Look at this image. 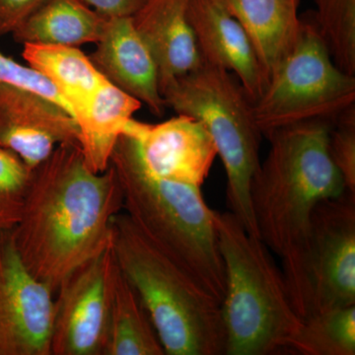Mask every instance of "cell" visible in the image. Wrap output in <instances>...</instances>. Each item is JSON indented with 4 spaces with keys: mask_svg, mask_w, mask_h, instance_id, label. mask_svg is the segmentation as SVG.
Returning a JSON list of instances; mask_svg holds the SVG:
<instances>
[{
    "mask_svg": "<svg viewBox=\"0 0 355 355\" xmlns=\"http://www.w3.org/2000/svg\"><path fill=\"white\" fill-rule=\"evenodd\" d=\"M123 209L118 175L89 169L78 144H62L35 167L11 229L21 260L55 295L78 266L101 253Z\"/></svg>",
    "mask_w": 355,
    "mask_h": 355,
    "instance_id": "cell-1",
    "label": "cell"
},
{
    "mask_svg": "<svg viewBox=\"0 0 355 355\" xmlns=\"http://www.w3.org/2000/svg\"><path fill=\"white\" fill-rule=\"evenodd\" d=\"M331 123L307 121L270 130L268 156L251 188L259 238L282 260L296 312L310 314L308 242L313 212L322 200L347 191L329 153Z\"/></svg>",
    "mask_w": 355,
    "mask_h": 355,
    "instance_id": "cell-2",
    "label": "cell"
},
{
    "mask_svg": "<svg viewBox=\"0 0 355 355\" xmlns=\"http://www.w3.org/2000/svg\"><path fill=\"white\" fill-rule=\"evenodd\" d=\"M114 258L168 355L224 354L221 303L128 216L112 222Z\"/></svg>",
    "mask_w": 355,
    "mask_h": 355,
    "instance_id": "cell-3",
    "label": "cell"
},
{
    "mask_svg": "<svg viewBox=\"0 0 355 355\" xmlns=\"http://www.w3.org/2000/svg\"><path fill=\"white\" fill-rule=\"evenodd\" d=\"M214 219L225 272L224 354L268 355L289 349L303 320L282 270L268 248L235 214L216 211Z\"/></svg>",
    "mask_w": 355,
    "mask_h": 355,
    "instance_id": "cell-4",
    "label": "cell"
},
{
    "mask_svg": "<svg viewBox=\"0 0 355 355\" xmlns=\"http://www.w3.org/2000/svg\"><path fill=\"white\" fill-rule=\"evenodd\" d=\"M110 164L120 181L125 212L221 303L225 272L217 240L216 211L205 202L202 187L147 173L125 135L116 142Z\"/></svg>",
    "mask_w": 355,
    "mask_h": 355,
    "instance_id": "cell-5",
    "label": "cell"
},
{
    "mask_svg": "<svg viewBox=\"0 0 355 355\" xmlns=\"http://www.w3.org/2000/svg\"><path fill=\"white\" fill-rule=\"evenodd\" d=\"M166 107L202 123L216 147L227 177L229 211L258 236L251 188L260 167L261 132L252 100L234 74L205 64L161 88Z\"/></svg>",
    "mask_w": 355,
    "mask_h": 355,
    "instance_id": "cell-6",
    "label": "cell"
},
{
    "mask_svg": "<svg viewBox=\"0 0 355 355\" xmlns=\"http://www.w3.org/2000/svg\"><path fill=\"white\" fill-rule=\"evenodd\" d=\"M354 103L355 76L334 64L312 21L303 20L297 44L252 101V110L265 135L307 121L333 123Z\"/></svg>",
    "mask_w": 355,
    "mask_h": 355,
    "instance_id": "cell-7",
    "label": "cell"
},
{
    "mask_svg": "<svg viewBox=\"0 0 355 355\" xmlns=\"http://www.w3.org/2000/svg\"><path fill=\"white\" fill-rule=\"evenodd\" d=\"M118 265L108 246L60 284L53 300L51 355H104Z\"/></svg>",
    "mask_w": 355,
    "mask_h": 355,
    "instance_id": "cell-8",
    "label": "cell"
},
{
    "mask_svg": "<svg viewBox=\"0 0 355 355\" xmlns=\"http://www.w3.org/2000/svg\"><path fill=\"white\" fill-rule=\"evenodd\" d=\"M307 270L308 317L355 305V195L345 191L317 205L311 222Z\"/></svg>",
    "mask_w": 355,
    "mask_h": 355,
    "instance_id": "cell-9",
    "label": "cell"
},
{
    "mask_svg": "<svg viewBox=\"0 0 355 355\" xmlns=\"http://www.w3.org/2000/svg\"><path fill=\"white\" fill-rule=\"evenodd\" d=\"M53 297L26 268L11 230L0 232V355H51Z\"/></svg>",
    "mask_w": 355,
    "mask_h": 355,
    "instance_id": "cell-10",
    "label": "cell"
},
{
    "mask_svg": "<svg viewBox=\"0 0 355 355\" xmlns=\"http://www.w3.org/2000/svg\"><path fill=\"white\" fill-rule=\"evenodd\" d=\"M123 135L132 142L146 171L161 179L202 187L217 156L202 123L184 114L159 123L132 118Z\"/></svg>",
    "mask_w": 355,
    "mask_h": 355,
    "instance_id": "cell-11",
    "label": "cell"
},
{
    "mask_svg": "<svg viewBox=\"0 0 355 355\" xmlns=\"http://www.w3.org/2000/svg\"><path fill=\"white\" fill-rule=\"evenodd\" d=\"M62 144H78L76 121L43 96L0 84V146L17 154L30 170Z\"/></svg>",
    "mask_w": 355,
    "mask_h": 355,
    "instance_id": "cell-12",
    "label": "cell"
},
{
    "mask_svg": "<svg viewBox=\"0 0 355 355\" xmlns=\"http://www.w3.org/2000/svg\"><path fill=\"white\" fill-rule=\"evenodd\" d=\"M97 48L90 55L96 69L109 83L146 105L161 116L166 104L160 91L157 64L130 17L105 21Z\"/></svg>",
    "mask_w": 355,
    "mask_h": 355,
    "instance_id": "cell-13",
    "label": "cell"
},
{
    "mask_svg": "<svg viewBox=\"0 0 355 355\" xmlns=\"http://www.w3.org/2000/svg\"><path fill=\"white\" fill-rule=\"evenodd\" d=\"M188 19L205 64L234 74L254 101L266 85L244 28L221 0H190Z\"/></svg>",
    "mask_w": 355,
    "mask_h": 355,
    "instance_id": "cell-14",
    "label": "cell"
},
{
    "mask_svg": "<svg viewBox=\"0 0 355 355\" xmlns=\"http://www.w3.org/2000/svg\"><path fill=\"white\" fill-rule=\"evenodd\" d=\"M190 0H144L133 25L157 64L161 88L202 64L188 19Z\"/></svg>",
    "mask_w": 355,
    "mask_h": 355,
    "instance_id": "cell-15",
    "label": "cell"
},
{
    "mask_svg": "<svg viewBox=\"0 0 355 355\" xmlns=\"http://www.w3.org/2000/svg\"><path fill=\"white\" fill-rule=\"evenodd\" d=\"M249 37L266 83L297 44L299 0H221Z\"/></svg>",
    "mask_w": 355,
    "mask_h": 355,
    "instance_id": "cell-16",
    "label": "cell"
},
{
    "mask_svg": "<svg viewBox=\"0 0 355 355\" xmlns=\"http://www.w3.org/2000/svg\"><path fill=\"white\" fill-rule=\"evenodd\" d=\"M141 106L139 100L108 80L96 91L76 120L79 146L91 171L102 173L108 169L116 142Z\"/></svg>",
    "mask_w": 355,
    "mask_h": 355,
    "instance_id": "cell-17",
    "label": "cell"
},
{
    "mask_svg": "<svg viewBox=\"0 0 355 355\" xmlns=\"http://www.w3.org/2000/svg\"><path fill=\"white\" fill-rule=\"evenodd\" d=\"M23 46L22 57L28 67L53 84L76 121L107 79L76 46L44 44Z\"/></svg>",
    "mask_w": 355,
    "mask_h": 355,
    "instance_id": "cell-18",
    "label": "cell"
},
{
    "mask_svg": "<svg viewBox=\"0 0 355 355\" xmlns=\"http://www.w3.org/2000/svg\"><path fill=\"white\" fill-rule=\"evenodd\" d=\"M105 18L83 0H46L13 33L17 43L78 46L96 44Z\"/></svg>",
    "mask_w": 355,
    "mask_h": 355,
    "instance_id": "cell-19",
    "label": "cell"
},
{
    "mask_svg": "<svg viewBox=\"0 0 355 355\" xmlns=\"http://www.w3.org/2000/svg\"><path fill=\"white\" fill-rule=\"evenodd\" d=\"M104 355H165L148 313L119 266L112 289Z\"/></svg>",
    "mask_w": 355,
    "mask_h": 355,
    "instance_id": "cell-20",
    "label": "cell"
},
{
    "mask_svg": "<svg viewBox=\"0 0 355 355\" xmlns=\"http://www.w3.org/2000/svg\"><path fill=\"white\" fill-rule=\"evenodd\" d=\"M289 349L302 355H354L355 305L306 318Z\"/></svg>",
    "mask_w": 355,
    "mask_h": 355,
    "instance_id": "cell-21",
    "label": "cell"
},
{
    "mask_svg": "<svg viewBox=\"0 0 355 355\" xmlns=\"http://www.w3.org/2000/svg\"><path fill=\"white\" fill-rule=\"evenodd\" d=\"M312 22L329 55L345 73L355 76V0H314Z\"/></svg>",
    "mask_w": 355,
    "mask_h": 355,
    "instance_id": "cell-22",
    "label": "cell"
},
{
    "mask_svg": "<svg viewBox=\"0 0 355 355\" xmlns=\"http://www.w3.org/2000/svg\"><path fill=\"white\" fill-rule=\"evenodd\" d=\"M30 174L17 154L0 146V232L11 230L19 221Z\"/></svg>",
    "mask_w": 355,
    "mask_h": 355,
    "instance_id": "cell-23",
    "label": "cell"
},
{
    "mask_svg": "<svg viewBox=\"0 0 355 355\" xmlns=\"http://www.w3.org/2000/svg\"><path fill=\"white\" fill-rule=\"evenodd\" d=\"M331 161L345 183L347 191L355 195V108L343 112L333 123L329 135Z\"/></svg>",
    "mask_w": 355,
    "mask_h": 355,
    "instance_id": "cell-24",
    "label": "cell"
},
{
    "mask_svg": "<svg viewBox=\"0 0 355 355\" xmlns=\"http://www.w3.org/2000/svg\"><path fill=\"white\" fill-rule=\"evenodd\" d=\"M0 84L16 86V87L26 89L42 95L64 108L71 116L67 103L46 77L28 65L21 64L13 58L7 57L1 51H0Z\"/></svg>",
    "mask_w": 355,
    "mask_h": 355,
    "instance_id": "cell-25",
    "label": "cell"
},
{
    "mask_svg": "<svg viewBox=\"0 0 355 355\" xmlns=\"http://www.w3.org/2000/svg\"><path fill=\"white\" fill-rule=\"evenodd\" d=\"M46 0H0V39L13 34Z\"/></svg>",
    "mask_w": 355,
    "mask_h": 355,
    "instance_id": "cell-26",
    "label": "cell"
},
{
    "mask_svg": "<svg viewBox=\"0 0 355 355\" xmlns=\"http://www.w3.org/2000/svg\"><path fill=\"white\" fill-rule=\"evenodd\" d=\"M105 19L130 17L137 12L144 0H83Z\"/></svg>",
    "mask_w": 355,
    "mask_h": 355,
    "instance_id": "cell-27",
    "label": "cell"
}]
</instances>
